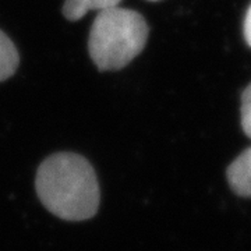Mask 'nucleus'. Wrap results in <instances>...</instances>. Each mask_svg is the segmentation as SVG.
I'll return each mask as SVG.
<instances>
[{"instance_id":"nucleus-1","label":"nucleus","mask_w":251,"mask_h":251,"mask_svg":"<svg viewBox=\"0 0 251 251\" xmlns=\"http://www.w3.org/2000/svg\"><path fill=\"white\" fill-rule=\"evenodd\" d=\"M35 188L46 209L60 219L85 221L98 211L97 173L78 153L59 152L46 158L36 172Z\"/></svg>"},{"instance_id":"nucleus-2","label":"nucleus","mask_w":251,"mask_h":251,"mask_svg":"<svg viewBox=\"0 0 251 251\" xmlns=\"http://www.w3.org/2000/svg\"><path fill=\"white\" fill-rule=\"evenodd\" d=\"M150 28L134 10L110 7L98 11L92 23L88 50L99 72L123 69L143 52Z\"/></svg>"},{"instance_id":"nucleus-3","label":"nucleus","mask_w":251,"mask_h":251,"mask_svg":"<svg viewBox=\"0 0 251 251\" xmlns=\"http://www.w3.org/2000/svg\"><path fill=\"white\" fill-rule=\"evenodd\" d=\"M227 180L236 194L251 197V147L230 163L227 168Z\"/></svg>"},{"instance_id":"nucleus-4","label":"nucleus","mask_w":251,"mask_h":251,"mask_svg":"<svg viewBox=\"0 0 251 251\" xmlns=\"http://www.w3.org/2000/svg\"><path fill=\"white\" fill-rule=\"evenodd\" d=\"M120 1L122 0H66L63 4V16L70 21H77L90 11L116 7Z\"/></svg>"},{"instance_id":"nucleus-5","label":"nucleus","mask_w":251,"mask_h":251,"mask_svg":"<svg viewBox=\"0 0 251 251\" xmlns=\"http://www.w3.org/2000/svg\"><path fill=\"white\" fill-rule=\"evenodd\" d=\"M20 56L17 48L3 31H0V81L10 78L18 67Z\"/></svg>"},{"instance_id":"nucleus-6","label":"nucleus","mask_w":251,"mask_h":251,"mask_svg":"<svg viewBox=\"0 0 251 251\" xmlns=\"http://www.w3.org/2000/svg\"><path fill=\"white\" fill-rule=\"evenodd\" d=\"M242 127L251 138V84L243 91L242 95Z\"/></svg>"},{"instance_id":"nucleus-7","label":"nucleus","mask_w":251,"mask_h":251,"mask_svg":"<svg viewBox=\"0 0 251 251\" xmlns=\"http://www.w3.org/2000/svg\"><path fill=\"white\" fill-rule=\"evenodd\" d=\"M244 38L247 44L251 46V6L247 10V14L244 18Z\"/></svg>"},{"instance_id":"nucleus-8","label":"nucleus","mask_w":251,"mask_h":251,"mask_svg":"<svg viewBox=\"0 0 251 251\" xmlns=\"http://www.w3.org/2000/svg\"><path fill=\"white\" fill-rule=\"evenodd\" d=\"M150 1H158V0H150Z\"/></svg>"}]
</instances>
